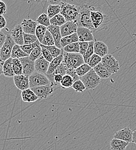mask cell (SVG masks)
Returning a JSON list of instances; mask_svg holds the SVG:
<instances>
[{
  "label": "cell",
  "instance_id": "6da1fadb",
  "mask_svg": "<svg viewBox=\"0 0 136 150\" xmlns=\"http://www.w3.org/2000/svg\"><path fill=\"white\" fill-rule=\"evenodd\" d=\"M90 19L96 32L108 28V19L99 6L90 5Z\"/></svg>",
  "mask_w": 136,
  "mask_h": 150
},
{
  "label": "cell",
  "instance_id": "7a4b0ae2",
  "mask_svg": "<svg viewBox=\"0 0 136 150\" xmlns=\"http://www.w3.org/2000/svg\"><path fill=\"white\" fill-rule=\"evenodd\" d=\"M61 6L60 14H61L67 21H72L77 24V20L80 12V6L70 4L65 2L60 4Z\"/></svg>",
  "mask_w": 136,
  "mask_h": 150
},
{
  "label": "cell",
  "instance_id": "3957f363",
  "mask_svg": "<svg viewBox=\"0 0 136 150\" xmlns=\"http://www.w3.org/2000/svg\"><path fill=\"white\" fill-rule=\"evenodd\" d=\"M63 63L66 68V71L67 69L75 70L85 63L83 56L79 53H67L63 51Z\"/></svg>",
  "mask_w": 136,
  "mask_h": 150
},
{
  "label": "cell",
  "instance_id": "277c9868",
  "mask_svg": "<svg viewBox=\"0 0 136 150\" xmlns=\"http://www.w3.org/2000/svg\"><path fill=\"white\" fill-rule=\"evenodd\" d=\"M78 27H83L96 32L90 19V5L83 4L80 6V12L77 20Z\"/></svg>",
  "mask_w": 136,
  "mask_h": 150
},
{
  "label": "cell",
  "instance_id": "5b68a950",
  "mask_svg": "<svg viewBox=\"0 0 136 150\" xmlns=\"http://www.w3.org/2000/svg\"><path fill=\"white\" fill-rule=\"evenodd\" d=\"M79 79L84 83L87 90H95L101 83V78L93 68L86 75L80 77Z\"/></svg>",
  "mask_w": 136,
  "mask_h": 150
},
{
  "label": "cell",
  "instance_id": "8992f818",
  "mask_svg": "<svg viewBox=\"0 0 136 150\" xmlns=\"http://www.w3.org/2000/svg\"><path fill=\"white\" fill-rule=\"evenodd\" d=\"M15 45V43L11 34L6 35L5 42L0 49V58L1 59L5 61L11 57L12 51Z\"/></svg>",
  "mask_w": 136,
  "mask_h": 150
},
{
  "label": "cell",
  "instance_id": "52a82bcc",
  "mask_svg": "<svg viewBox=\"0 0 136 150\" xmlns=\"http://www.w3.org/2000/svg\"><path fill=\"white\" fill-rule=\"evenodd\" d=\"M30 88H34L45 86L51 83V81L45 74L34 72L28 77Z\"/></svg>",
  "mask_w": 136,
  "mask_h": 150
},
{
  "label": "cell",
  "instance_id": "ba28073f",
  "mask_svg": "<svg viewBox=\"0 0 136 150\" xmlns=\"http://www.w3.org/2000/svg\"><path fill=\"white\" fill-rule=\"evenodd\" d=\"M101 63L112 75L116 74L119 71V61L112 54H108L102 57Z\"/></svg>",
  "mask_w": 136,
  "mask_h": 150
},
{
  "label": "cell",
  "instance_id": "9c48e42d",
  "mask_svg": "<svg viewBox=\"0 0 136 150\" xmlns=\"http://www.w3.org/2000/svg\"><path fill=\"white\" fill-rule=\"evenodd\" d=\"M56 86L50 83L45 86L31 88V90L37 95L39 99H47L54 93V88Z\"/></svg>",
  "mask_w": 136,
  "mask_h": 150
},
{
  "label": "cell",
  "instance_id": "30bf717a",
  "mask_svg": "<svg viewBox=\"0 0 136 150\" xmlns=\"http://www.w3.org/2000/svg\"><path fill=\"white\" fill-rule=\"evenodd\" d=\"M23 67V75L29 77L35 71L34 61L31 59L29 56L19 58Z\"/></svg>",
  "mask_w": 136,
  "mask_h": 150
},
{
  "label": "cell",
  "instance_id": "8fae6325",
  "mask_svg": "<svg viewBox=\"0 0 136 150\" xmlns=\"http://www.w3.org/2000/svg\"><path fill=\"white\" fill-rule=\"evenodd\" d=\"M77 33L79 38V42H91L95 40L93 31L88 28L78 27Z\"/></svg>",
  "mask_w": 136,
  "mask_h": 150
},
{
  "label": "cell",
  "instance_id": "7c38bea8",
  "mask_svg": "<svg viewBox=\"0 0 136 150\" xmlns=\"http://www.w3.org/2000/svg\"><path fill=\"white\" fill-rule=\"evenodd\" d=\"M78 25L72 21H67L60 26V33L62 37H67L77 33Z\"/></svg>",
  "mask_w": 136,
  "mask_h": 150
},
{
  "label": "cell",
  "instance_id": "4fadbf2b",
  "mask_svg": "<svg viewBox=\"0 0 136 150\" xmlns=\"http://www.w3.org/2000/svg\"><path fill=\"white\" fill-rule=\"evenodd\" d=\"M14 81L15 86L21 91H23L30 88L29 79L25 75H15L14 76Z\"/></svg>",
  "mask_w": 136,
  "mask_h": 150
},
{
  "label": "cell",
  "instance_id": "5bb4252c",
  "mask_svg": "<svg viewBox=\"0 0 136 150\" xmlns=\"http://www.w3.org/2000/svg\"><path fill=\"white\" fill-rule=\"evenodd\" d=\"M23 34L24 32L21 24H18L12 28L11 33V35L15 44L20 46L24 45Z\"/></svg>",
  "mask_w": 136,
  "mask_h": 150
},
{
  "label": "cell",
  "instance_id": "9a60e30c",
  "mask_svg": "<svg viewBox=\"0 0 136 150\" xmlns=\"http://www.w3.org/2000/svg\"><path fill=\"white\" fill-rule=\"evenodd\" d=\"M133 131L129 127L124 128L116 132L114 135V138L122 140L129 143L132 142Z\"/></svg>",
  "mask_w": 136,
  "mask_h": 150
},
{
  "label": "cell",
  "instance_id": "2e32d148",
  "mask_svg": "<svg viewBox=\"0 0 136 150\" xmlns=\"http://www.w3.org/2000/svg\"><path fill=\"white\" fill-rule=\"evenodd\" d=\"M49 64L50 62L47 61L42 55L34 61L36 72L46 75L49 66Z\"/></svg>",
  "mask_w": 136,
  "mask_h": 150
},
{
  "label": "cell",
  "instance_id": "e0dca14e",
  "mask_svg": "<svg viewBox=\"0 0 136 150\" xmlns=\"http://www.w3.org/2000/svg\"><path fill=\"white\" fill-rule=\"evenodd\" d=\"M37 25L38 23L37 21H35L31 19H24L21 23L23 32L24 33L30 34H36V30Z\"/></svg>",
  "mask_w": 136,
  "mask_h": 150
},
{
  "label": "cell",
  "instance_id": "ac0fdd59",
  "mask_svg": "<svg viewBox=\"0 0 136 150\" xmlns=\"http://www.w3.org/2000/svg\"><path fill=\"white\" fill-rule=\"evenodd\" d=\"M47 30L51 33L55 40V45L59 49H62L63 47L60 44L61 35L60 33V27L51 25L47 27Z\"/></svg>",
  "mask_w": 136,
  "mask_h": 150
},
{
  "label": "cell",
  "instance_id": "d6986e66",
  "mask_svg": "<svg viewBox=\"0 0 136 150\" xmlns=\"http://www.w3.org/2000/svg\"><path fill=\"white\" fill-rule=\"evenodd\" d=\"M21 97L23 102L27 103L35 102L39 99L37 95L30 88L21 91Z\"/></svg>",
  "mask_w": 136,
  "mask_h": 150
},
{
  "label": "cell",
  "instance_id": "ffe728a7",
  "mask_svg": "<svg viewBox=\"0 0 136 150\" xmlns=\"http://www.w3.org/2000/svg\"><path fill=\"white\" fill-rule=\"evenodd\" d=\"M94 52L98 56L103 57L108 54V47L104 42L96 41L94 43Z\"/></svg>",
  "mask_w": 136,
  "mask_h": 150
},
{
  "label": "cell",
  "instance_id": "44dd1931",
  "mask_svg": "<svg viewBox=\"0 0 136 150\" xmlns=\"http://www.w3.org/2000/svg\"><path fill=\"white\" fill-rule=\"evenodd\" d=\"M3 75L8 77H14L15 75L12 65V58L11 57L6 59L2 67Z\"/></svg>",
  "mask_w": 136,
  "mask_h": 150
},
{
  "label": "cell",
  "instance_id": "7402d4cb",
  "mask_svg": "<svg viewBox=\"0 0 136 150\" xmlns=\"http://www.w3.org/2000/svg\"><path fill=\"white\" fill-rule=\"evenodd\" d=\"M63 61V53L59 56L54 58L51 62H50L49 66L46 75H51L53 74L56 69L58 68V66L61 64Z\"/></svg>",
  "mask_w": 136,
  "mask_h": 150
},
{
  "label": "cell",
  "instance_id": "603a6c76",
  "mask_svg": "<svg viewBox=\"0 0 136 150\" xmlns=\"http://www.w3.org/2000/svg\"><path fill=\"white\" fill-rule=\"evenodd\" d=\"M93 69L101 79H107L110 78L112 75L101 62L98 64Z\"/></svg>",
  "mask_w": 136,
  "mask_h": 150
},
{
  "label": "cell",
  "instance_id": "cb8c5ba5",
  "mask_svg": "<svg viewBox=\"0 0 136 150\" xmlns=\"http://www.w3.org/2000/svg\"><path fill=\"white\" fill-rule=\"evenodd\" d=\"M129 143L120 139L114 138L110 142V148L111 150H126Z\"/></svg>",
  "mask_w": 136,
  "mask_h": 150
},
{
  "label": "cell",
  "instance_id": "d4e9b609",
  "mask_svg": "<svg viewBox=\"0 0 136 150\" xmlns=\"http://www.w3.org/2000/svg\"><path fill=\"white\" fill-rule=\"evenodd\" d=\"M78 42H79V38L77 33H75L72 35L61 38L60 40V44L61 47L63 48L64 47L70 43Z\"/></svg>",
  "mask_w": 136,
  "mask_h": 150
},
{
  "label": "cell",
  "instance_id": "484cf974",
  "mask_svg": "<svg viewBox=\"0 0 136 150\" xmlns=\"http://www.w3.org/2000/svg\"><path fill=\"white\" fill-rule=\"evenodd\" d=\"M74 83V80L73 77L70 75L66 74L63 76L60 85L63 89L70 88H72Z\"/></svg>",
  "mask_w": 136,
  "mask_h": 150
},
{
  "label": "cell",
  "instance_id": "4316f807",
  "mask_svg": "<svg viewBox=\"0 0 136 150\" xmlns=\"http://www.w3.org/2000/svg\"><path fill=\"white\" fill-rule=\"evenodd\" d=\"M28 55L26 54L21 48L20 46L15 44L13 47L12 53H11V57L12 58H18L28 56Z\"/></svg>",
  "mask_w": 136,
  "mask_h": 150
},
{
  "label": "cell",
  "instance_id": "83f0119b",
  "mask_svg": "<svg viewBox=\"0 0 136 150\" xmlns=\"http://www.w3.org/2000/svg\"><path fill=\"white\" fill-rule=\"evenodd\" d=\"M61 6L58 5H49L47 8V15L51 19L60 13Z\"/></svg>",
  "mask_w": 136,
  "mask_h": 150
},
{
  "label": "cell",
  "instance_id": "f1b7e54d",
  "mask_svg": "<svg viewBox=\"0 0 136 150\" xmlns=\"http://www.w3.org/2000/svg\"><path fill=\"white\" fill-rule=\"evenodd\" d=\"M67 22L66 20L64 18V16L58 13L53 17L52 18L50 19V23L51 25H56V26H58L60 27L64 24H65Z\"/></svg>",
  "mask_w": 136,
  "mask_h": 150
},
{
  "label": "cell",
  "instance_id": "f546056e",
  "mask_svg": "<svg viewBox=\"0 0 136 150\" xmlns=\"http://www.w3.org/2000/svg\"><path fill=\"white\" fill-rule=\"evenodd\" d=\"M63 50L67 53H79V43L78 42H74L70 43L63 48Z\"/></svg>",
  "mask_w": 136,
  "mask_h": 150
},
{
  "label": "cell",
  "instance_id": "4dcf8cb0",
  "mask_svg": "<svg viewBox=\"0 0 136 150\" xmlns=\"http://www.w3.org/2000/svg\"><path fill=\"white\" fill-rule=\"evenodd\" d=\"M13 69L15 75L23 74V67L21 61L18 58H12Z\"/></svg>",
  "mask_w": 136,
  "mask_h": 150
},
{
  "label": "cell",
  "instance_id": "1f68e13d",
  "mask_svg": "<svg viewBox=\"0 0 136 150\" xmlns=\"http://www.w3.org/2000/svg\"><path fill=\"white\" fill-rule=\"evenodd\" d=\"M47 31V27H45L42 25L38 24L37 26L36 30V34L35 35L38 38V40H39V42L41 43L43 38L45 36V34Z\"/></svg>",
  "mask_w": 136,
  "mask_h": 150
},
{
  "label": "cell",
  "instance_id": "d6a6232c",
  "mask_svg": "<svg viewBox=\"0 0 136 150\" xmlns=\"http://www.w3.org/2000/svg\"><path fill=\"white\" fill-rule=\"evenodd\" d=\"M42 45L45 46H52L55 45V40L51 33L47 30L43 40L41 42Z\"/></svg>",
  "mask_w": 136,
  "mask_h": 150
},
{
  "label": "cell",
  "instance_id": "836d02e7",
  "mask_svg": "<svg viewBox=\"0 0 136 150\" xmlns=\"http://www.w3.org/2000/svg\"><path fill=\"white\" fill-rule=\"evenodd\" d=\"M92 68L87 64V63H84L83 64L81 65L78 67L76 69V73L78 75V76L82 77L85 75H86L88 72H89Z\"/></svg>",
  "mask_w": 136,
  "mask_h": 150
},
{
  "label": "cell",
  "instance_id": "e575fe53",
  "mask_svg": "<svg viewBox=\"0 0 136 150\" xmlns=\"http://www.w3.org/2000/svg\"><path fill=\"white\" fill-rule=\"evenodd\" d=\"M94 43H95L94 41H91V42H89V46H88V49H87L86 52H85V53L84 54V55L83 56L85 63H88V60L90 58V57L95 53Z\"/></svg>",
  "mask_w": 136,
  "mask_h": 150
},
{
  "label": "cell",
  "instance_id": "d590c367",
  "mask_svg": "<svg viewBox=\"0 0 136 150\" xmlns=\"http://www.w3.org/2000/svg\"><path fill=\"white\" fill-rule=\"evenodd\" d=\"M42 46H43L44 47H45L46 49H47L52 54V56L53 58H56L57 57L59 56L60 55H61L63 53V49H59L57 46H56L55 45H52V46H45L43 45L42 44H41Z\"/></svg>",
  "mask_w": 136,
  "mask_h": 150
},
{
  "label": "cell",
  "instance_id": "8d00e7d4",
  "mask_svg": "<svg viewBox=\"0 0 136 150\" xmlns=\"http://www.w3.org/2000/svg\"><path fill=\"white\" fill-rule=\"evenodd\" d=\"M36 21L38 24L42 25L46 27L51 25L50 18L48 17L47 14L44 13H43L39 15V16L37 18Z\"/></svg>",
  "mask_w": 136,
  "mask_h": 150
},
{
  "label": "cell",
  "instance_id": "74e56055",
  "mask_svg": "<svg viewBox=\"0 0 136 150\" xmlns=\"http://www.w3.org/2000/svg\"><path fill=\"white\" fill-rule=\"evenodd\" d=\"M102 57L98 56L96 54L94 53L92 56L90 57V58L88 60V64L92 68H93L96 66H97L98 64L101 62Z\"/></svg>",
  "mask_w": 136,
  "mask_h": 150
},
{
  "label": "cell",
  "instance_id": "f35d334b",
  "mask_svg": "<svg viewBox=\"0 0 136 150\" xmlns=\"http://www.w3.org/2000/svg\"><path fill=\"white\" fill-rule=\"evenodd\" d=\"M41 45V43L39 42V40H37V42H36L32 44H30V45H23L20 46L21 48L22 49V50L26 53L27 54L28 56L29 54L31 53V52L38 46H39Z\"/></svg>",
  "mask_w": 136,
  "mask_h": 150
},
{
  "label": "cell",
  "instance_id": "ab89813d",
  "mask_svg": "<svg viewBox=\"0 0 136 150\" xmlns=\"http://www.w3.org/2000/svg\"><path fill=\"white\" fill-rule=\"evenodd\" d=\"M24 38V45H30L35 43L38 40V38L35 34H23Z\"/></svg>",
  "mask_w": 136,
  "mask_h": 150
},
{
  "label": "cell",
  "instance_id": "60d3db41",
  "mask_svg": "<svg viewBox=\"0 0 136 150\" xmlns=\"http://www.w3.org/2000/svg\"><path fill=\"white\" fill-rule=\"evenodd\" d=\"M72 88L77 93H82L86 89L84 83L80 79L74 81Z\"/></svg>",
  "mask_w": 136,
  "mask_h": 150
},
{
  "label": "cell",
  "instance_id": "b9f144b4",
  "mask_svg": "<svg viewBox=\"0 0 136 150\" xmlns=\"http://www.w3.org/2000/svg\"><path fill=\"white\" fill-rule=\"evenodd\" d=\"M42 56V50H41V45L37 46L29 54V57L32 59L33 61H35L37 59H38L39 57Z\"/></svg>",
  "mask_w": 136,
  "mask_h": 150
},
{
  "label": "cell",
  "instance_id": "7bdbcfd3",
  "mask_svg": "<svg viewBox=\"0 0 136 150\" xmlns=\"http://www.w3.org/2000/svg\"><path fill=\"white\" fill-rule=\"evenodd\" d=\"M41 46L42 56L43 57L49 62H51L54 58L52 56L51 52L47 49H46L45 47L42 46L41 45Z\"/></svg>",
  "mask_w": 136,
  "mask_h": 150
},
{
  "label": "cell",
  "instance_id": "ee69618b",
  "mask_svg": "<svg viewBox=\"0 0 136 150\" xmlns=\"http://www.w3.org/2000/svg\"><path fill=\"white\" fill-rule=\"evenodd\" d=\"M89 42H79V53L83 56L85 52H86L88 46H89Z\"/></svg>",
  "mask_w": 136,
  "mask_h": 150
},
{
  "label": "cell",
  "instance_id": "f6af8a7d",
  "mask_svg": "<svg viewBox=\"0 0 136 150\" xmlns=\"http://www.w3.org/2000/svg\"><path fill=\"white\" fill-rule=\"evenodd\" d=\"M63 2H65L70 4L80 6L83 4H86L88 0H63Z\"/></svg>",
  "mask_w": 136,
  "mask_h": 150
},
{
  "label": "cell",
  "instance_id": "bcb514c9",
  "mask_svg": "<svg viewBox=\"0 0 136 150\" xmlns=\"http://www.w3.org/2000/svg\"><path fill=\"white\" fill-rule=\"evenodd\" d=\"M61 74V75H65L66 74V68L64 65V64L63 63V62H61V64L59 65L58 67V68L56 69V71H55V72L52 74V75H54V74Z\"/></svg>",
  "mask_w": 136,
  "mask_h": 150
},
{
  "label": "cell",
  "instance_id": "7dc6e473",
  "mask_svg": "<svg viewBox=\"0 0 136 150\" xmlns=\"http://www.w3.org/2000/svg\"><path fill=\"white\" fill-rule=\"evenodd\" d=\"M6 9L7 7L6 3L4 1L0 0V15L3 16L4 14H5L6 12Z\"/></svg>",
  "mask_w": 136,
  "mask_h": 150
},
{
  "label": "cell",
  "instance_id": "c3c4849f",
  "mask_svg": "<svg viewBox=\"0 0 136 150\" xmlns=\"http://www.w3.org/2000/svg\"><path fill=\"white\" fill-rule=\"evenodd\" d=\"M6 25V20L3 16L0 15V29L4 28Z\"/></svg>",
  "mask_w": 136,
  "mask_h": 150
},
{
  "label": "cell",
  "instance_id": "681fc988",
  "mask_svg": "<svg viewBox=\"0 0 136 150\" xmlns=\"http://www.w3.org/2000/svg\"><path fill=\"white\" fill-rule=\"evenodd\" d=\"M6 35H5L1 31H0V49L3 45L4 43L5 42V40L6 39Z\"/></svg>",
  "mask_w": 136,
  "mask_h": 150
},
{
  "label": "cell",
  "instance_id": "f907efd6",
  "mask_svg": "<svg viewBox=\"0 0 136 150\" xmlns=\"http://www.w3.org/2000/svg\"><path fill=\"white\" fill-rule=\"evenodd\" d=\"M45 1L49 5H58L63 1V0H45Z\"/></svg>",
  "mask_w": 136,
  "mask_h": 150
},
{
  "label": "cell",
  "instance_id": "816d5d0a",
  "mask_svg": "<svg viewBox=\"0 0 136 150\" xmlns=\"http://www.w3.org/2000/svg\"><path fill=\"white\" fill-rule=\"evenodd\" d=\"M132 143L136 144V130L133 132L132 134Z\"/></svg>",
  "mask_w": 136,
  "mask_h": 150
},
{
  "label": "cell",
  "instance_id": "f5cc1de1",
  "mask_svg": "<svg viewBox=\"0 0 136 150\" xmlns=\"http://www.w3.org/2000/svg\"><path fill=\"white\" fill-rule=\"evenodd\" d=\"M4 62H5V61H3L2 59H1V58H0V66L1 67H3V65H4Z\"/></svg>",
  "mask_w": 136,
  "mask_h": 150
},
{
  "label": "cell",
  "instance_id": "db71d44e",
  "mask_svg": "<svg viewBox=\"0 0 136 150\" xmlns=\"http://www.w3.org/2000/svg\"><path fill=\"white\" fill-rule=\"evenodd\" d=\"M3 74V70H2V67L0 66V76Z\"/></svg>",
  "mask_w": 136,
  "mask_h": 150
},
{
  "label": "cell",
  "instance_id": "11a10c76",
  "mask_svg": "<svg viewBox=\"0 0 136 150\" xmlns=\"http://www.w3.org/2000/svg\"><path fill=\"white\" fill-rule=\"evenodd\" d=\"M0 31H1V29H0Z\"/></svg>",
  "mask_w": 136,
  "mask_h": 150
}]
</instances>
